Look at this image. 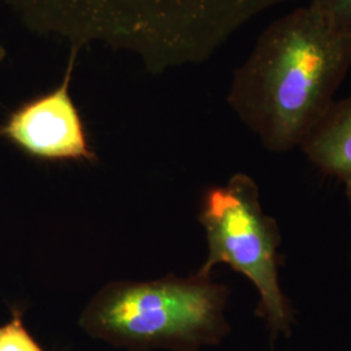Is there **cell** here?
Wrapping results in <instances>:
<instances>
[{
  "label": "cell",
  "mask_w": 351,
  "mask_h": 351,
  "mask_svg": "<svg viewBox=\"0 0 351 351\" xmlns=\"http://www.w3.org/2000/svg\"><path fill=\"white\" fill-rule=\"evenodd\" d=\"M125 351H128V350H125Z\"/></svg>",
  "instance_id": "obj_11"
},
{
  "label": "cell",
  "mask_w": 351,
  "mask_h": 351,
  "mask_svg": "<svg viewBox=\"0 0 351 351\" xmlns=\"http://www.w3.org/2000/svg\"><path fill=\"white\" fill-rule=\"evenodd\" d=\"M229 289L211 277L113 281L91 298L78 326L93 339L128 351H199L230 332Z\"/></svg>",
  "instance_id": "obj_3"
},
{
  "label": "cell",
  "mask_w": 351,
  "mask_h": 351,
  "mask_svg": "<svg viewBox=\"0 0 351 351\" xmlns=\"http://www.w3.org/2000/svg\"><path fill=\"white\" fill-rule=\"evenodd\" d=\"M0 351H45L23 322V314L14 310L8 323L0 326Z\"/></svg>",
  "instance_id": "obj_7"
},
{
  "label": "cell",
  "mask_w": 351,
  "mask_h": 351,
  "mask_svg": "<svg viewBox=\"0 0 351 351\" xmlns=\"http://www.w3.org/2000/svg\"><path fill=\"white\" fill-rule=\"evenodd\" d=\"M63 81L50 93L27 101L0 126V137L43 160H97L80 112L71 97L78 51L71 50Z\"/></svg>",
  "instance_id": "obj_5"
},
{
  "label": "cell",
  "mask_w": 351,
  "mask_h": 351,
  "mask_svg": "<svg viewBox=\"0 0 351 351\" xmlns=\"http://www.w3.org/2000/svg\"><path fill=\"white\" fill-rule=\"evenodd\" d=\"M345 191H346V198H348V203H349V210H350L351 216V182L345 184Z\"/></svg>",
  "instance_id": "obj_9"
},
{
  "label": "cell",
  "mask_w": 351,
  "mask_h": 351,
  "mask_svg": "<svg viewBox=\"0 0 351 351\" xmlns=\"http://www.w3.org/2000/svg\"><path fill=\"white\" fill-rule=\"evenodd\" d=\"M199 221L208 252L197 275L211 277L216 265L228 264L256 289L259 314L271 337L290 336L293 310L278 274L280 229L276 220L264 213L255 181L237 173L226 185L208 189L202 201Z\"/></svg>",
  "instance_id": "obj_4"
},
{
  "label": "cell",
  "mask_w": 351,
  "mask_h": 351,
  "mask_svg": "<svg viewBox=\"0 0 351 351\" xmlns=\"http://www.w3.org/2000/svg\"><path fill=\"white\" fill-rule=\"evenodd\" d=\"M308 4L351 30V0H308Z\"/></svg>",
  "instance_id": "obj_8"
},
{
  "label": "cell",
  "mask_w": 351,
  "mask_h": 351,
  "mask_svg": "<svg viewBox=\"0 0 351 351\" xmlns=\"http://www.w3.org/2000/svg\"><path fill=\"white\" fill-rule=\"evenodd\" d=\"M351 68V30L307 4L265 27L236 69L228 103L264 149H300Z\"/></svg>",
  "instance_id": "obj_2"
},
{
  "label": "cell",
  "mask_w": 351,
  "mask_h": 351,
  "mask_svg": "<svg viewBox=\"0 0 351 351\" xmlns=\"http://www.w3.org/2000/svg\"><path fill=\"white\" fill-rule=\"evenodd\" d=\"M300 149L324 175L351 182V95L330 106Z\"/></svg>",
  "instance_id": "obj_6"
},
{
  "label": "cell",
  "mask_w": 351,
  "mask_h": 351,
  "mask_svg": "<svg viewBox=\"0 0 351 351\" xmlns=\"http://www.w3.org/2000/svg\"><path fill=\"white\" fill-rule=\"evenodd\" d=\"M71 50L125 51L152 73L204 63L255 17L291 0H3Z\"/></svg>",
  "instance_id": "obj_1"
},
{
  "label": "cell",
  "mask_w": 351,
  "mask_h": 351,
  "mask_svg": "<svg viewBox=\"0 0 351 351\" xmlns=\"http://www.w3.org/2000/svg\"><path fill=\"white\" fill-rule=\"evenodd\" d=\"M4 56H5V51H4V49H3V47H1V45H0V63L3 62Z\"/></svg>",
  "instance_id": "obj_10"
}]
</instances>
